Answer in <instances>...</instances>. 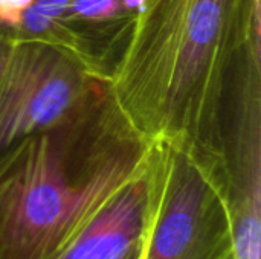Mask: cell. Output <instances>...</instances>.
<instances>
[{
    "label": "cell",
    "instance_id": "6da1fadb",
    "mask_svg": "<svg viewBox=\"0 0 261 259\" xmlns=\"http://www.w3.org/2000/svg\"><path fill=\"white\" fill-rule=\"evenodd\" d=\"M261 0H145L109 78L132 127L150 142L220 154L231 93Z\"/></svg>",
    "mask_w": 261,
    "mask_h": 259
},
{
    "label": "cell",
    "instance_id": "7a4b0ae2",
    "mask_svg": "<svg viewBox=\"0 0 261 259\" xmlns=\"http://www.w3.org/2000/svg\"><path fill=\"white\" fill-rule=\"evenodd\" d=\"M151 142L109 82L0 159V259H60L93 215L148 165Z\"/></svg>",
    "mask_w": 261,
    "mask_h": 259
},
{
    "label": "cell",
    "instance_id": "3957f363",
    "mask_svg": "<svg viewBox=\"0 0 261 259\" xmlns=\"http://www.w3.org/2000/svg\"><path fill=\"white\" fill-rule=\"evenodd\" d=\"M150 214L141 259H239L231 221L205 153L151 142Z\"/></svg>",
    "mask_w": 261,
    "mask_h": 259
},
{
    "label": "cell",
    "instance_id": "277c9868",
    "mask_svg": "<svg viewBox=\"0 0 261 259\" xmlns=\"http://www.w3.org/2000/svg\"><path fill=\"white\" fill-rule=\"evenodd\" d=\"M107 82L54 44L14 37L0 73V159Z\"/></svg>",
    "mask_w": 261,
    "mask_h": 259
},
{
    "label": "cell",
    "instance_id": "5b68a950",
    "mask_svg": "<svg viewBox=\"0 0 261 259\" xmlns=\"http://www.w3.org/2000/svg\"><path fill=\"white\" fill-rule=\"evenodd\" d=\"M239 259H260L261 58L249 55L231 95L220 154H208Z\"/></svg>",
    "mask_w": 261,
    "mask_h": 259
},
{
    "label": "cell",
    "instance_id": "8992f818",
    "mask_svg": "<svg viewBox=\"0 0 261 259\" xmlns=\"http://www.w3.org/2000/svg\"><path fill=\"white\" fill-rule=\"evenodd\" d=\"M145 0H32L12 35L54 44L109 81Z\"/></svg>",
    "mask_w": 261,
    "mask_h": 259
},
{
    "label": "cell",
    "instance_id": "52a82bcc",
    "mask_svg": "<svg viewBox=\"0 0 261 259\" xmlns=\"http://www.w3.org/2000/svg\"><path fill=\"white\" fill-rule=\"evenodd\" d=\"M151 185L147 169L118 191L60 259H121L144 240Z\"/></svg>",
    "mask_w": 261,
    "mask_h": 259
},
{
    "label": "cell",
    "instance_id": "ba28073f",
    "mask_svg": "<svg viewBox=\"0 0 261 259\" xmlns=\"http://www.w3.org/2000/svg\"><path fill=\"white\" fill-rule=\"evenodd\" d=\"M32 0H0V26L14 31Z\"/></svg>",
    "mask_w": 261,
    "mask_h": 259
},
{
    "label": "cell",
    "instance_id": "9c48e42d",
    "mask_svg": "<svg viewBox=\"0 0 261 259\" xmlns=\"http://www.w3.org/2000/svg\"><path fill=\"white\" fill-rule=\"evenodd\" d=\"M12 40H14L12 32L8 31L3 26H0V73L3 70V66H5L8 56H9L11 46H12Z\"/></svg>",
    "mask_w": 261,
    "mask_h": 259
},
{
    "label": "cell",
    "instance_id": "30bf717a",
    "mask_svg": "<svg viewBox=\"0 0 261 259\" xmlns=\"http://www.w3.org/2000/svg\"><path fill=\"white\" fill-rule=\"evenodd\" d=\"M141 250H142V243L139 246H136L133 250H130L124 258L121 259H141Z\"/></svg>",
    "mask_w": 261,
    "mask_h": 259
}]
</instances>
